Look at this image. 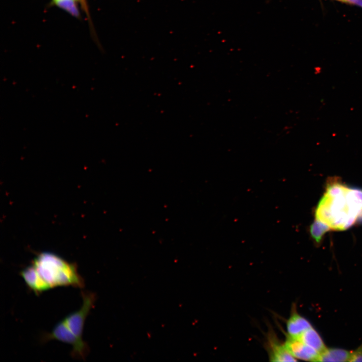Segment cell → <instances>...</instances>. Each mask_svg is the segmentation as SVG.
<instances>
[{
  "label": "cell",
  "instance_id": "277c9868",
  "mask_svg": "<svg viewBox=\"0 0 362 362\" xmlns=\"http://www.w3.org/2000/svg\"><path fill=\"white\" fill-rule=\"evenodd\" d=\"M82 304L80 308L68 315L62 321L69 331L77 338L82 339L85 319L94 306L96 296L90 292L82 293Z\"/></svg>",
  "mask_w": 362,
  "mask_h": 362
},
{
  "label": "cell",
  "instance_id": "30bf717a",
  "mask_svg": "<svg viewBox=\"0 0 362 362\" xmlns=\"http://www.w3.org/2000/svg\"><path fill=\"white\" fill-rule=\"evenodd\" d=\"M351 351L337 348H326L321 352L317 361H349Z\"/></svg>",
  "mask_w": 362,
  "mask_h": 362
},
{
  "label": "cell",
  "instance_id": "2e32d148",
  "mask_svg": "<svg viewBox=\"0 0 362 362\" xmlns=\"http://www.w3.org/2000/svg\"><path fill=\"white\" fill-rule=\"evenodd\" d=\"M75 1H78V0H75Z\"/></svg>",
  "mask_w": 362,
  "mask_h": 362
},
{
  "label": "cell",
  "instance_id": "5b68a950",
  "mask_svg": "<svg viewBox=\"0 0 362 362\" xmlns=\"http://www.w3.org/2000/svg\"><path fill=\"white\" fill-rule=\"evenodd\" d=\"M285 345L295 358L306 361H317L319 353L297 338L287 335Z\"/></svg>",
  "mask_w": 362,
  "mask_h": 362
},
{
  "label": "cell",
  "instance_id": "ba28073f",
  "mask_svg": "<svg viewBox=\"0 0 362 362\" xmlns=\"http://www.w3.org/2000/svg\"><path fill=\"white\" fill-rule=\"evenodd\" d=\"M311 327L309 321L295 310H293L286 323L288 335L295 338Z\"/></svg>",
  "mask_w": 362,
  "mask_h": 362
},
{
  "label": "cell",
  "instance_id": "9c48e42d",
  "mask_svg": "<svg viewBox=\"0 0 362 362\" xmlns=\"http://www.w3.org/2000/svg\"><path fill=\"white\" fill-rule=\"evenodd\" d=\"M297 338L314 349L319 354L326 348L322 338L312 326Z\"/></svg>",
  "mask_w": 362,
  "mask_h": 362
},
{
  "label": "cell",
  "instance_id": "4fadbf2b",
  "mask_svg": "<svg viewBox=\"0 0 362 362\" xmlns=\"http://www.w3.org/2000/svg\"><path fill=\"white\" fill-rule=\"evenodd\" d=\"M349 361H362V344L356 349L351 351Z\"/></svg>",
  "mask_w": 362,
  "mask_h": 362
},
{
  "label": "cell",
  "instance_id": "5bb4252c",
  "mask_svg": "<svg viewBox=\"0 0 362 362\" xmlns=\"http://www.w3.org/2000/svg\"><path fill=\"white\" fill-rule=\"evenodd\" d=\"M347 2H348L351 3H353L354 4H357V5L362 7V0H347Z\"/></svg>",
  "mask_w": 362,
  "mask_h": 362
},
{
  "label": "cell",
  "instance_id": "7c38bea8",
  "mask_svg": "<svg viewBox=\"0 0 362 362\" xmlns=\"http://www.w3.org/2000/svg\"><path fill=\"white\" fill-rule=\"evenodd\" d=\"M53 2L59 8L64 10L73 16H79V12L75 0H53Z\"/></svg>",
  "mask_w": 362,
  "mask_h": 362
},
{
  "label": "cell",
  "instance_id": "8fae6325",
  "mask_svg": "<svg viewBox=\"0 0 362 362\" xmlns=\"http://www.w3.org/2000/svg\"><path fill=\"white\" fill-rule=\"evenodd\" d=\"M330 229L329 226L319 219H315L310 226V233L314 241L320 243L325 234Z\"/></svg>",
  "mask_w": 362,
  "mask_h": 362
},
{
  "label": "cell",
  "instance_id": "7a4b0ae2",
  "mask_svg": "<svg viewBox=\"0 0 362 362\" xmlns=\"http://www.w3.org/2000/svg\"><path fill=\"white\" fill-rule=\"evenodd\" d=\"M32 264L50 288L72 286L81 288L84 281L75 264L49 252L39 254Z\"/></svg>",
  "mask_w": 362,
  "mask_h": 362
},
{
  "label": "cell",
  "instance_id": "9a60e30c",
  "mask_svg": "<svg viewBox=\"0 0 362 362\" xmlns=\"http://www.w3.org/2000/svg\"><path fill=\"white\" fill-rule=\"evenodd\" d=\"M339 1L347 2V0H339Z\"/></svg>",
  "mask_w": 362,
  "mask_h": 362
},
{
  "label": "cell",
  "instance_id": "8992f818",
  "mask_svg": "<svg viewBox=\"0 0 362 362\" xmlns=\"http://www.w3.org/2000/svg\"><path fill=\"white\" fill-rule=\"evenodd\" d=\"M20 275L29 288L36 294H39L51 289L33 264L23 269Z\"/></svg>",
  "mask_w": 362,
  "mask_h": 362
},
{
  "label": "cell",
  "instance_id": "6da1fadb",
  "mask_svg": "<svg viewBox=\"0 0 362 362\" xmlns=\"http://www.w3.org/2000/svg\"><path fill=\"white\" fill-rule=\"evenodd\" d=\"M361 213L362 190L348 187L338 178H329L316 209V219L331 229L344 230L351 227Z\"/></svg>",
  "mask_w": 362,
  "mask_h": 362
},
{
  "label": "cell",
  "instance_id": "3957f363",
  "mask_svg": "<svg viewBox=\"0 0 362 362\" xmlns=\"http://www.w3.org/2000/svg\"><path fill=\"white\" fill-rule=\"evenodd\" d=\"M44 339L47 341L54 339L70 345L72 347L71 355L74 358L84 359L88 354L87 343L75 337L62 320L58 323Z\"/></svg>",
  "mask_w": 362,
  "mask_h": 362
},
{
  "label": "cell",
  "instance_id": "52a82bcc",
  "mask_svg": "<svg viewBox=\"0 0 362 362\" xmlns=\"http://www.w3.org/2000/svg\"><path fill=\"white\" fill-rule=\"evenodd\" d=\"M269 360L271 361H296L297 359L287 349L284 343L280 342L273 334L268 337Z\"/></svg>",
  "mask_w": 362,
  "mask_h": 362
}]
</instances>
